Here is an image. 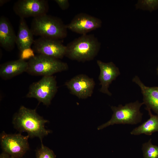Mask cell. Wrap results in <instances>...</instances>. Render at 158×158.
<instances>
[{
    "instance_id": "6da1fadb",
    "label": "cell",
    "mask_w": 158,
    "mask_h": 158,
    "mask_svg": "<svg viewBox=\"0 0 158 158\" xmlns=\"http://www.w3.org/2000/svg\"><path fill=\"white\" fill-rule=\"evenodd\" d=\"M49 121L39 115L35 109L22 106L13 115L12 123L20 132H26L30 138L37 137L42 143L43 138L51 133L45 127Z\"/></svg>"
},
{
    "instance_id": "7a4b0ae2",
    "label": "cell",
    "mask_w": 158,
    "mask_h": 158,
    "mask_svg": "<svg viewBox=\"0 0 158 158\" xmlns=\"http://www.w3.org/2000/svg\"><path fill=\"white\" fill-rule=\"evenodd\" d=\"M100 46V43L94 35H81L66 46L65 56L78 61H91L97 55Z\"/></svg>"
},
{
    "instance_id": "3957f363",
    "label": "cell",
    "mask_w": 158,
    "mask_h": 158,
    "mask_svg": "<svg viewBox=\"0 0 158 158\" xmlns=\"http://www.w3.org/2000/svg\"><path fill=\"white\" fill-rule=\"evenodd\" d=\"M30 30L34 35L61 40L66 38L67 28L60 18L47 14L33 18Z\"/></svg>"
},
{
    "instance_id": "277c9868",
    "label": "cell",
    "mask_w": 158,
    "mask_h": 158,
    "mask_svg": "<svg viewBox=\"0 0 158 158\" xmlns=\"http://www.w3.org/2000/svg\"><path fill=\"white\" fill-rule=\"evenodd\" d=\"M144 104L138 100L134 102L126 104L123 106H111L113 113L111 119L97 128L101 130L114 124H136L140 122L143 114L140 111L141 106Z\"/></svg>"
},
{
    "instance_id": "5b68a950",
    "label": "cell",
    "mask_w": 158,
    "mask_h": 158,
    "mask_svg": "<svg viewBox=\"0 0 158 158\" xmlns=\"http://www.w3.org/2000/svg\"><path fill=\"white\" fill-rule=\"evenodd\" d=\"M28 63L26 72L33 75L51 76L55 73L66 71L68 68L66 63L42 54L35 55Z\"/></svg>"
},
{
    "instance_id": "8992f818",
    "label": "cell",
    "mask_w": 158,
    "mask_h": 158,
    "mask_svg": "<svg viewBox=\"0 0 158 158\" xmlns=\"http://www.w3.org/2000/svg\"><path fill=\"white\" fill-rule=\"evenodd\" d=\"M57 82L53 75L43 76L38 81L32 83L30 86L26 96L33 98L47 106L57 91Z\"/></svg>"
},
{
    "instance_id": "52a82bcc",
    "label": "cell",
    "mask_w": 158,
    "mask_h": 158,
    "mask_svg": "<svg viewBox=\"0 0 158 158\" xmlns=\"http://www.w3.org/2000/svg\"><path fill=\"white\" fill-rule=\"evenodd\" d=\"M29 138L20 133L8 134L3 131L0 136L1 148L13 158H21L29 149Z\"/></svg>"
},
{
    "instance_id": "ba28073f",
    "label": "cell",
    "mask_w": 158,
    "mask_h": 158,
    "mask_svg": "<svg viewBox=\"0 0 158 158\" xmlns=\"http://www.w3.org/2000/svg\"><path fill=\"white\" fill-rule=\"evenodd\" d=\"M49 9L48 1L47 0H18L13 6L15 13L23 18L46 14Z\"/></svg>"
},
{
    "instance_id": "9c48e42d",
    "label": "cell",
    "mask_w": 158,
    "mask_h": 158,
    "mask_svg": "<svg viewBox=\"0 0 158 158\" xmlns=\"http://www.w3.org/2000/svg\"><path fill=\"white\" fill-rule=\"evenodd\" d=\"M32 49L37 54L59 59L65 56L66 47L61 40L40 37L34 40Z\"/></svg>"
},
{
    "instance_id": "30bf717a",
    "label": "cell",
    "mask_w": 158,
    "mask_h": 158,
    "mask_svg": "<svg viewBox=\"0 0 158 158\" xmlns=\"http://www.w3.org/2000/svg\"><path fill=\"white\" fill-rule=\"evenodd\" d=\"M102 24L99 19L86 13H80L66 25L67 29L83 35L101 27Z\"/></svg>"
},
{
    "instance_id": "8fae6325",
    "label": "cell",
    "mask_w": 158,
    "mask_h": 158,
    "mask_svg": "<svg viewBox=\"0 0 158 158\" xmlns=\"http://www.w3.org/2000/svg\"><path fill=\"white\" fill-rule=\"evenodd\" d=\"M95 85L93 79L84 74L77 75L65 84L72 94L82 99L91 96Z\"/></svg>"
},
{
    "instance_id": "7c38bea8",
    "label": "cell",
    "mask_w": 158,
    "mask_h": 158,
    "mask_svg": "<svg viewBox=\"0 0 158 158\" xmlns=\"http://www.w3.org/2000/svg\"><path fill=\"white\" fill-rule=\"evenodd\" d=\"M97 63L100 70L99 79L101 87L100 91L111 96L112 94L108 88L113 81L120 75L119 69L112 62L105 63L98 60Z\"/></svg>"
},
{
    "instance_id": "4fadbf2b",
    "label": "cell",
    "mask_w": 158,
    "mask_h": 158,
    "mask_svg": "<svg viewBox=\"0 0 158 158\" xmlns=\"http://www.w3.org/2000/svg\"><path fill=\"white\" fill-rule=\"evenodd\" d=\"M16 35L9 20L4 16L0 18V46L7 51H11L16 44Z\"/></svg>"
},
{
    "instance_id": "5bb4252c",
    "label": "cell",
    "mask_w": 158,
    "mask_h": 158,
    "mask_svg": "<svg viewBox=\"0 0 158 158\" xmlns=\"http://www.w3.org/2000/svg\"><path fill=\"white\" fill-rule=\"evenodd\" d=\"M133 81L141 89L143 103L146 106L145 108L152 109L158 115V86H146L137 76L133 78Z\"/></svg>"
},
{
    "instance_id": "9a60e30c",
    "label": "cell",
    "mask_w": 158,
    "mask_h": 158,
    "mask_svg": "<svg viewBox=\"0 0 158 158\" xmlns=\"http://www.w3.org/2000/svg\"><path fill=\"white\" fill-rule=\"evenodd\" d=\"M28 63L19 59L6 62L1 64L0 76L4 80H8L26 72Z\"/></svg>"
},
{
    "instance_id": "2e32d148",
    "label": "cell",
    "mask_w": 158,
    "mask_h": 158,
    "mask_svg": "<svg viewBox=\"0 0 158 158\" xmlns=\"http://www.w3.org/2000/svg\"><path fill=\"white\" fill-rule=\"evenodd\" d=\"M34 35L25 18H20L16 40V44L20 51L31 48L35 40Z\"/></svg>"
},
{
    "instance_id": "e0dca14e",
    "label": "cell",
    "mask_w": 158,
    "mask_h": 158,
    "mask_svg": "<svg viewBox=\"0 0 158 158\" xmlns=\"http://www.w3.org/2000/svg\"><path fill=\"white\" fill-rule=\"evenodd\" d=\"M148 112L150 118L140 125L134 129L130 132L132 135H139L144 134L150 135L158 132V115L153 114L151 109L145 108Z\"/></svg>"
},
{
    "instance_id": "ac0fdd59",
    "label": "cell",
    "mask_w": 158,
    "mask_h": 158,
    "mask_svg": "<svg viewBox=\"0 0 158 158\" xmlns=\"http://www.w3.org/2000/svg\"><path fill=\"white\" fill-rule=\"evenodd\" d=\"M144 158H158V146L152 144L151 139L142 145Z\"/></svg>"
},
{
    "instance_id": "d6986e66",
    "label": "cell",
    "mask_w": 158,
    "mask_h": 158,
    "mask_svg": "<svg viewBox=\"0 0 158 158\" xmlns=\"http://www.w3.org/2000/svg\"><path fill=\"white\" fill-rule=\"evenodd\" d=\"M137 9L146 10L152 12L158 8V0H138L136 4Z\"/></svg>"
},
{
    "instance_id": "ffe728a7",
    "label": "cell",
    "mask_w": 158,
    "mask_h": 158,
    "mask_svg": "<svg viewBox=\"0 0 158 158\" xmlns=\"http://www.w3.org/2000/svg\"><path fill=\"white\" fill-rule=\"evenodd\" d=\"M36 158H56L53 151L41 143V147L36 152Z\"/></svg>"
},
{
    "instance_id": "44dd1931",
    "label": "cell",
    "mask_w": 158,
    "mask_h": 158,
    "mask_svg": "<svg viewBox=\"0 0 158 158\" xmlns=\"http://www.w3.org/2000/svg\"><path fill=\"white\" fill-rule=\"evenodd\" d=\"M35 52L31 48L25 49L20 51L19 54V59L25 61L30 60L35 56Z\"/></svg>"
},
{
    "instance_id": "7402d4cb",
    "label": "cell",
    "mask_w": 158,
    "mask_h": 158,
    "mask_svg": "<svg viewBox=\"0 0 158 158\" xmlns=\"http://www.w3.org/2000/svg\"><path fill=\"white\" fill-rule=\"evenodd\" d=\"M54 1L62 10H66L69 7L70 4L68 0H55Z\"/></svg>"
},
{
    "instance_id": "603a6c76",
    "label": "cell",
    "mask_w": 158,
    "mask_h": 158,
    "mask_svg": "<svg viewBox=\"0 0 158 158\" xmlns=\"http://www.w3.org/2000/svg\"><path fill=\"white\" fill-rule=\"evenodd\" d=\"M0 158H13L8 154L2 152L0 155Z\"/></svg>"
},
{
    "instance_id": "cb8c5ba5",
    "label": "cell",
    "mask_w": 158,
    "mask_h": 158,
    "mask_svg": "<svg viewBox=\"0 0 158 158\" xmlns=\"http://www.w3.org/2000/svg\"><path fill=\"white\" fill-rule=\"evenodd\" d=\"M10 0H0V6H2L4 4L9 1Z\"/></svg>"
},
{
    "instance_id": "d4e9b609",
    "label": "cell",
    "mask_w": 158,
    "mask_h": 158,
    "mask_svg": "<svg viewBox=\"0 0 158 158\" xmlns=\"http://www.w3.org/2000/svg\"><path fill=\"white\" fill-rule=\"evenodd\" d=\"M157 74H158V67H157Z\"/></svg>"
}]
</instances>
